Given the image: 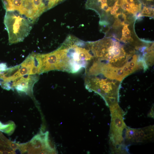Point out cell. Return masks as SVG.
Masks as SVG:
<instances>
[{
    "instance_id": "cell-1",
    "label": "cell",
    "mask_w": 154,
    "mask_h": 154,
    "mask_svg": "<svg viewBox=\"0 0 154 154\" xmlns=\"http://www.w3.org/2000/svg\"><path fill=\"white\" fill-rule=\"evenodd\" d=\"M55 70L75 73L86 68L92 58L90 42L69 36L53 51Z\"/></svg>"
},
{
    "instance_id": "cell-2",
    "label": "cell",
    "mask_w": 154,
    "mask_h": 154,
    "mask_svg": "<svg viewBox=\"0 0 154 154\" xmlns=\"http://www.w3.org/2000/svg\"><path fill=\"white\" fill-rule=\"evenodd\" d=\"M93 58L102 60L114 67L139 64L138 57L134 50H127L118 41L104 39L92 42Z\"/></svg>"
},
{
    "instance_id": "cell-3",
    "label": "cell",
    "mask_w": 154,
    "mask_h": 154,
    "mask_svg": "<svg viewBox=\"0 0 154 154\" xmlns=\"http://www.w3.org/2000/svg\"><path fill=\"white\" fill-rule=\"evenodd\" d=\"M34 22L18 10L6 11L4 23L9 44L23 41L30 33Z\"/></svg>"
},
{
    "instance_id": "cell-4",
    "label": "cell",
    "mask_w": 154,
    "mask_h": 154,
    "mask_svg": "<svg viewBox=\"0 0 154 154\" xmlns=\"http://www.w3.org/2000/svg\"><path fill=\"white\" fill-rule=\"evenodd\" d=\"M35 54L32 53L20 64L3 71L2 76L3 80L9 82L25 75L38 74V63Z\"/></svg>"
},
{
    "instance_id": "cell-5",
    "label": "cell",
    "mask_w": 154,
    "mask_h": 154,
    "mask_svg": "<svg viewBox=\"0 0 154 154\" xmlns=\"http://www.w3.org/2000/svg\"><path fill=\"white\" fill-rule=\"evenodd\" d=\"M110 110L112 117L110 133L111 141L114 143L122 144L127 128L123 121V112L119 106Z\"/></svg>"
},
{
    "instance_id": "cell-6",
    "label": "cell",
    "mask_w": 154,
    "mask_h": 154,
    "mask_svg": "<svg viewBox=\"0 0 154 154\" xmlns=\"http://www.w3.org/2000/svg\"><path fill=\"white\" fill-rule=\"evenodd\" d=\"M38 76L26 75L9 82H4L7 90L15 88L19 91L27 92L31 91L34 84L39 80Z\"/></svg>"
},
{
    "instance_id": "cell-7",
    "label": "cell",
    "mask_w": 154,
    "mask_h": 154,
    "mask_svg": "<svg viewBox=\"0 0 154 154\" xmlns=\"http://www.w3.org/2000/svg\"><path fill=\"white\" fill-rule=\"evenodd\" d=\"M118 0H86V8L98 13H108L112 9Z\"/></svg>"
},
{
    "instance_id": "cell-8",
    "label": "cell",
    "mask_w": 154,
    "mask_h": 154,
    "mask_svg": "<svg viewBox=\"0 0 154 154\" xmlns=\"http://www.w3.org/2000/svg\"><path fill=\"white\" fill-rule=\"evenodd\" d=\"M120 2L128 4L131 7L133 14H135L141 9L142 4L139 0H119Z\"/></svg>"
},
{
    "instance_id": "cell-9",
    "label": "cell",
    "mask_w": 154,
    "mask_h": 154,
    "mask_svg": "<svg viewBox=\"0 0 154 154\" xmlns=\"http://www.w3.org/2000/svg\"><path fill=\"white\" fill-rule=\"evenodd\" d=\"M127 26V24H125L124 25L122 30V35L121 40L126 43H131L133 40L131 37L130 31Z\"/></svg>"
},
{
    "instance_id": "cell-10",
    "label": "cell",
    "mask_w": 154,
    "mask_h": 154,
    "mask_svg": "<svg viewBox=\"0 0 154 154\" xmlns=\"http://www.w3.org/2000/svg\"><path fill=\"white\" fill-rule=\"evenodd\" d=\"M65 0H43L47 10L53 7Z\"/></svg>"
},
{
    "instance_id": "cell-11",
    "label": "cell",
    "mask_w": 154,
    "mask_h": 154,
    "mask_svg": "<svg viewBox=\"0 0 154 154\" xmlns=\"http://www.w3.org/2000/svg\"><path fill=\"white\" fill-rule=\"evenodd\" d=\"M135 130V129L127 127L125 133V138L127 140L132 142Z\"/></svg>"
},
{
    "instance_id": "cell-12",
    "label": "cell",
    "mask_w": 154,
    "mask_h": 154,
    "mask_svg": "<svg viewBox=\"0 0 154 154\" xmlns=\"http://www.w3.org/2000/svg\"><path fill=\"white\" fill-rule=\"evenodd\" d=\"M153 8L150 7L144 6L142 11V13L146 15H151L153 13Z\"/></svg>"
},
{
    "instance_id": "cell-13",
    "label": "cell",
    "mask_w": 154,
    "mask_h": 154,
    "mask_svg": "<svg viewBox=\"0 0 154 154\" xmlns=\"http://www.w3.org/2000/svg\"><path fill=\"white\" fill-rule=\"evenodd\" d=\"M7 66L6 63H0V71L3 72L5 71L7 68Z\"/></svg>"
},
{
    "instance_id": "cell-14",
    "label": "cell",
    "mask_w": 154,
    "mask_h": 154,
    "mask_svg": "<svg viewBox=\"0 0 154 154\" xmlns=\"http://www.w3.org/2000/svg\"><path fill=\"white\" fill-rule=\"evenodd\" d=\"M148 116L149 117H151L153 118L154 117V107H152V108L151 111L149 113Z\"/></svg>"
},
{
    "instance_id": "cell-15",
    "label": "cell",
    "mask_w": 154,
    "mask_h": 154,
    "mask_svg": "<svg viewBox=\"0 0 154 154\" xmlns=\"http://www.w3.org/2000/svg\"><path fill=\"white\" fill-rule=\"evenodd\" d=\"M110 13L112 15H116V12L115 10L112 9L110 11Z\"/></svg>"
}]
</instances>
